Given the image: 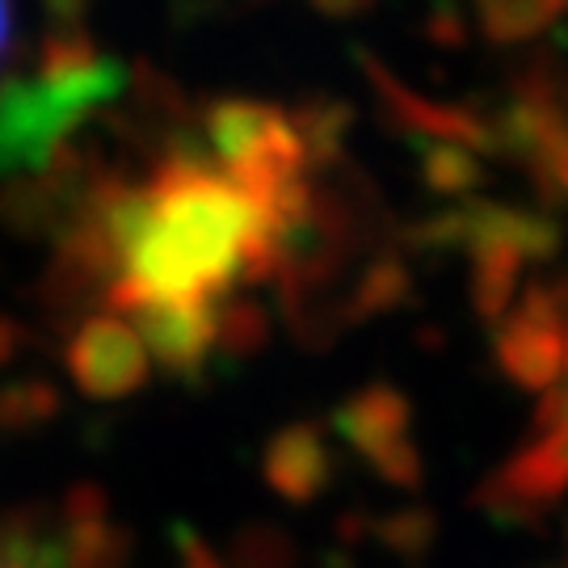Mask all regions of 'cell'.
Instances as JSON below:
<instances>
[{
    "mask_svg": "<svg viewBox=\"0 0 568 568\" xmlns=\"http://www.w3.org/2000/svg\"><path fill=\"white\" fill-rule=\"evenodd\" d=\"M304 169L286 119L227 110L110 185L81 244L98 342L140 366L224 345L304 227Z\"/></svg>",
    "mask_w": 568,
    "mask_h": 568,
    "instance_id": "6da1fadb",
    "label": "cell"
},
{
    "mask_svg": "<svg viewBox=\"0 0 568 568\" xmlns=\"http://www.w3.org/2000/svg\"><path fill=\"white\" fill-rule=\"evenodd\" d=\"M501 358L518 384L551 387L568 379V325L565 307L551 300V291L530 295V307L501 337Z\"/></svg>",
    "mask_w": 568,
    "mask_h": 568,
    "instance_id": "7a4b0ae2",
    "label": "cell"
},
{
    "mask_svg": "<svg viewBox=\"0 0 568 568\" xmlns=\"http://www.w3.org/2000/svg\"><path fill=\"white\" fill-rule=\"evenodd\" d=\"M0 568H34V560L21 556L18 548H0Z\"/></svg>",
    "mask_w": 568,
    "mask_h": 568,
    "instance_id": "3957f363",
    "label": "cell"
},
{
    "mask_svg": "<svg viewBox=\"0 0 568 568\" xmlns=\"http://www.w3.org/2000/svg\"><path fill=\"white\" fill-rule=\"evenodd\" d=\"M4 30H9V4L0 0V47H4Z\"/></svg>",
    "mask_w": 568,
    "mask_h": 568,
    "instance_id": "277c9868",
    "label": "cell"
}]
</instances>
